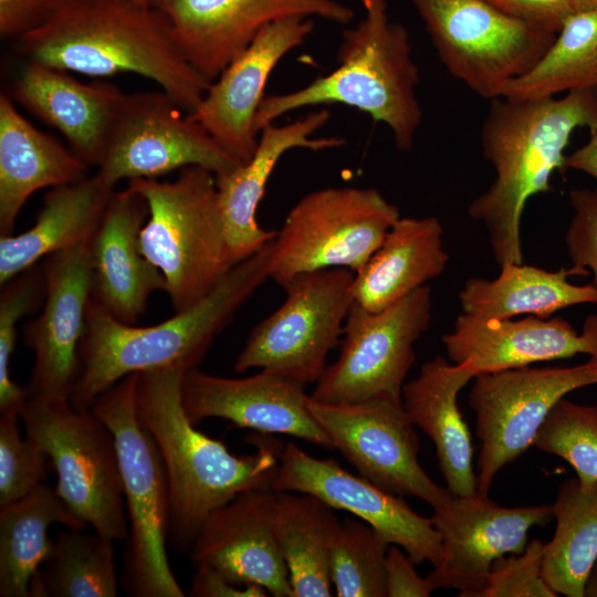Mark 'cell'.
Listing matches in <instances>:
<instances>
[{
  "label": "cell",
  "mask_w": 597,
  "mask_h": 597,
  "mask_svg": "<svg viewBox=\"0 0 597 597\" xmlns=\"http://www.w3.org/2000/svg\"><path fill=\"white\" fill-rule=\"evenodd\" d=\"M17 50L29 62L94 78H150L187 114L210 85L185 60L166 17L135 0H56L48 19L17 40Z\"/></svg>",
  "instance_id": "6da1fadb"
},
{
  "label": "cell",
  "mask_w": 597,
  "mask_h": 597,
  "mask_svg": "<svg viewBox=\"0 0 597 597\" xmlns=\"http://www.w3.org/2000/svg\"><path fill=\"white\" fill-rule=\"evenodd\" d=\"M584 127L597 129V91L490 101L481 145L495 178L469 205L468 214L485 226L500 268L523 263L520 230L525 205L531 197L551 190L555 171L567 170L565 149L572 134Z\"/></svg>",
  "instance_id": "7a4b0ae2"
},
{
  "label": "cell",
  "mask_w": 597,
  "mask_h": 597,
  "mask_svg": "<svg viewBox=\"0 0 597 597\" xmlns=\"http://www.w3.org/2000/svg\"><path fill=\"white\" fill-rule=\"evenodd\" d=\"M184 371L165 368L135 374L134 404L140 426L164 462L170 499L168 545L189 552L207 517L239 493L266 489L275 478L283 447L251 436L256 451L234 455L189 420L180 397Z\"/></svg>",
  "instance_id": "3957f363"
},
{
  "label": "cell",
  "mask_w": 597,
  "mask_h": 597,
  "mask_svg": "<svg viewBox=\"0 0 597 597\" xmlns=\"http://www.w3.org/2000/svg\"><path fill=\"white\" fill-rule=\"evenodd\" d=\"M272 241L234 265L195 305L159 324L123 323L91 300L71 405L90 409L100 395L130 374L165 368L187 373L197 368L214 338L270 277Z\"/></svg>",
  "instance_id": "277c9868"
},
{
  "label": "cell",
  "mask_w": 597,
  "mask_h": 597,
  "mask_svg": "<svg viewBox=\"0 0 597 597\" xmlns=\"http://www.w3.org/2000/svg\"><path fill=\"white\" fill-rule=\"evenodd\" d=\"M364 14L343 32L337 66L292 92L264 96L255 116L260 130L295 109L342 104L385 124L400 150L412 148L422 121L419 70L407 29L392 21L387 0H360Z\"/></svg>",
  "instance_id": "5b68a950"
},
{
  "label": "cell",
  "mask_w": 597,
  "mask_h": 597,
  "mask_svg": "<svg viewBox=\"0 0 597 597\" xmlns=\"http://www.w3.org/2000/svg\"><path fill=\"white\" fill-rule=\"evenodd\" d=\"M148 203L139 234L143 255L163 274L175 312L195 305L234 266L218 205L216 176L189 166L172 181L133 179Z\"/></svg>",
  "instance_id": "8992f818"
},
{
  "label": "cell",
  "mask_w": 597,
  "mask_h": 597,
  "mask_svg": "<svg viewBox=\"0 0 597 597\" xmlns=\"http://www.w3.org/2000/svg\"><path fill=\"white\" fill-rule=\"evenodd\" d=\"M135 374L100 395L91 409L113 432L123 482L128 535L119 582L130 597H184L167 555L169 486L160 452L138 422Z\"/></svg>",
  "instance_id": "52a82bcc"
},
{
  "label": "cell",
  "mask_w": 597,
  "mask_h": 597,
  "mask_svg": "<svg viewBox=\"0 0 597 597\" xmlns=\"http://www.w3.org/2000/svg\"><path fill=\"white\" fill-rule=\"evenodd\" d=\"M20 418L25 436L48 455L56 494L93 531L125 541L128 520L113 432L90 408L70 399L30 396Z\"/></svg>",
  "instance_id": "ba28073f"
},
{
  "label": "cell",
  "mask_w": 597,
  "mask_h": 597,
  "mask_svg": "<svg viewBox=\"0 0 597 597\" xmlns=\"http://www.w3.org/2000/svg\"><path fill=\"white\" fill-rule=\"evenodd\" d=\"M400 218L375 188L327 187L303 196L272 241L270 277L280 286L297 274L333 268L360 271Z\"/></svg>",
  "instance_id": "9c48e42d"
},
{
  "label": "cell",
  "mask_w": 597,
  "mask_h": 597,
  "mask_svg": "<svg viewBox=\"0 0 597 597\" xmlns=\"http://www.w3.org/2000/svg\"><path fill=\"white\" fill-rule=\"evenodd\" d=\"M355 272L344 268L305 272L282 287L284 302L250 332L234 369L270 370L304 386L315 384L343 336Z\"/></svg>",
  "instance_id": "30bf717a"
},
{
  "label": "cell",
  "mask_w": 597,
  "mask_h": 597,
  "mask_svg": "<svg viewBox=\"0 0 597 597\" xmlns=\"http://www.w3.org/2000/svg\"><path fill=\"white\" fill-rule=\"evenodd\" d=\"M408 1L446 70L490 101L526 73L556 35L514 20L483 0Z\"/></svg>",
  "instance_id": "8fae6325"
},
{
  "label": "cell",
  "mask_w": 597,
  "mask_h": 597,
  "mask_svg": "<svg viewBox=\"0 0 597 597\" xmlns=\"http://www.w3.org/2000/svg\"><path fill=\"white\" fill-rule=\"evenodd\" d=\"M431 318V287L427 284L377 312L354 302L345 321L339 356L326 366L310 397L335 405L401 400L406 377L416 360L415 344Z\"/></svg>",
  "instance_id": "7c38bea8"
},
{
  "label": "cell",
  "mask_w": 597,
  "mask_h": 597,
  "mask_svg": "<svg viewBox=\"0 0 597 597\" xmlns=\"http://www.w3.org/2000/svg\"><path fill=\"white\" fill-rule=\"evenodd\" d=\"M590 385H597L595 358L570 367L524 366L476 375L469 406L481 441L478 493L488 495L496 473L533 446L559 399Z\"/></svg>",
  "instance_id": "4fadbf2b"
},
{
  "label": "cell",
  "mask_w": 597,
  "mask_h": 597,
  "mask_svg": "<svg viewBox=\"0 0 597 597\" xmlns=\"http://www.w3.org/2000/svg\"><path fill=\"white\" fill-rule=\"evenodd\" d=\"M241 164L160 90L125 93L96 174L114 187L123 179H157L189 166L221 175Z\"/></svg>",
  "instance_id": "5bb4252c"
},
{
  "label": "cell",
  "mask_w": 597,
  "mask_h": 597,
  "mask_svg": "<svg viewBox=\"0 0 597 597\" xmlns=\"http://www.w3.org/2000/svg\"><path fill=\"white\" fill-rule=\"evenodd\" d=\"M308 409L358 474L385 491L413 496L432 510L452 499L418 461L419 438L401 400L325 404L311 397Z\"/></svg>",
  "instance_id": "9a60e30c"
},
{
  "label": "cell",
  "mask_w": 597,
  "mask_h": 597,
  "mask_svg": "<svg viewBox=\"0 0 597 597\" xmlns=\"http://www.w3.org/2000/svg\"><path fill=\"white\" fill-rule=\"evenodd\" d=\"M554 519L553 504L505 507L488 495H453L430 517L442 543V558L427 575L434 590L453 588L460 597H481L493 562L520 554L534 526Z\"/></svg>",
  "instance_id": "2e32d148"
},
{
  "label": "cell",
  "mask_w": 597,
  "mask_h": 597,
  "mask_svg": "<svg viewBox=\"0 0 597 597\" xmlns=\"http://www.w3.org/2000/svg\"><path fill=\"white\" fill-rule=\"evenodd\" d=\"M168 20L172 39L208 83L269 23L287 17L347 24L355 12L336 0H151Z\"/></svg>",
  "instance_id": "e0dca14e"
},
{
  "label": "cell",
  "mask_w": 597,
  "mask_h": 597,
  "mask_svg": "<svg viewBox=\"0 0 597 597\" xmlns=\"http://www.w3.org/2000/svg\"><path fill=\"white\" fill-rule=\"evenodd\" d=\"M271 489L312 494L334 510H344L370 525L389 544L401 547L416 564L439 565L441 536L430 517L360 475L344 470L333 458L320 459L294 442L285 444Z\"/></svg>",
  "instance_id": "ac0fdd59"
},
{
  "label": "cell",
  "mask_w": 597,
  "mask_h": 597,
  "mask_svg": "<svg viewBox=\"0 0 597 597\" xmlns=\"http://www.w3.org/2000/svg\"><path fill=\"white\" fill-rule=\"evenodd\" d=\"M88 243L44 258L43 306L40 315L24 327V344L34 353L30 383L25 386L29 397L70 399L72 395L92 300Z\"/></svg>",
  "instance_id": "d6986e66"
},
{
  "label": "cell",
  "mask_w": 597,
  "mask_h": 597,
  "mask_svg": "<svg viewBox=\"0 0 597 597\" xmlns=\"http://www.w3.org/2000/svg\"><path fill=\"white\" fill-rule=\"evenodd\" d=\"M313 28L312 18L297 15L266 24L210 83L199 106L188 114L241 163L248 161L258 146L255 116L269 76L289 52L306 40Z\"/></svg>",
  "instance_id": "ffe728a7"
},
{
  "label": "cell",
  "mask_w": 597,
  "mask_h": 597,
  "mask_svg": "<svg viewBox=\"0 0 597 597\" xmlns=\"http://www.w3.org/2000/svg\"><path fill=\"white\" fill-rule=\"evenodd\" d=\"M305 386L261 369L244 378L221 377L195 368L184 374L180 397L189 420L222 418L261 434H289L333 448L332 440L311 413Z\"/></svg>",
  "instance_id": "44dd1931"
},
{
  "label": "cell",
  "mask_w": 597,
  "mask_h": 597,
  "mask_svg": "<svg viewBox=\"0 0 597 597\" xmlns=\"http://www.w3.org/2000/svg\"><path fill=\"white\" fill-rule=\"evenodd\" d=\"M277 492L239 493L205 521L188 552L196 566L216 570L238 586H260L274 597H293L274 532Z\"/></svg>",
  "instance_id": "7402d4cb"
},
{
  "label": "cell",
  "mask_w": 597,
  "mask_h": 597,
  "mask_svg": "<svg viewBox=\"0 0 597 597\" xmlns=\"http://www.w3.org/2000/svg\"><path fill=\"white\" fill-rule=\"evenodd\" d=\"M441 341L449 359L469 367L475 376L578 354L597 359V314L588 315L578 333L562 317L531 315L512 321L461 313L453 331Z\"/></svg>",
  "instance_id": "603a6c76"
},
{
  "label": "cell",
  "mask_w": 597,
  "mask_h": 597,
  "mask_svg": "<svg viewBox=\"0 0 597 597\" xmlns=\"http://www.w3.org/2000/svg\"><path fill=\"white\" fill-rule=\"evenodd\" d=\"M145 197L127 186L114 191L88 243L92 300L114 318L136 324L154 292L165 291L161 272L139 248L148 218Z\"/></svg>",
  "instance_id": "cb8c5ba5"
},
{
  "label": "cell",
  "mask_w": 597,
  "mask_h": 597,
  "mask_svg": "<svg viewBox=\"0 0 597 597\" xmlns=\"http://www.w3.org/2000/svg\"><path fill=\"white\" fill-rule=\"evenodd\" d=\"M328 119V111L321 108L283 125L269 124L260 130L258 146L248 161L229 172L214 175L218 205L234 265L276 235V231L260 227L256 210L282 156L294 148L320 151L345 144L338 136L314 137Z\"/></svg>",
  "instance_id": "d4e9b609"
},
{
  "label": "cell",
  "mask_w": 597,
  "mask_h": 597,
  "mask_svg": "<svg viewBox=\"0 0 597 597\" xmlns=\"http://www.w3.org/2000/svg\"><path fill=\"white\" fill-rule=\"evenodd\" d=\"M124 95L113 83H83L67 71L27 61L10 97L57 129L85 164L97 168Z\"/></svg>",
  "instance_id": "484cf974"
},
{
  "label": "cell",
  "mask_w": 597,
  "mask_h": 597,
  "mask_svg": "<svg viewBox=\"0 0 597 597\" xmlns=\"http://www.w3.org/2000/svg\"><path fill=\"white\" fill-rule=\"evenodd\" d=\"M474 377L469 367L438 355L421 366L401 392L408 417L432 440L447 489L457 496L478 492L471 434L457 401Z\"/></svg>",
  "instance_id": "4316f807"
},
{
  "label": "cell",
  "mask_w": 597,
  "mask_h": 597,
  "mask_svg": "<svg viewBox=\"0 0 597 597\" xmlns=\"http://www.w3.org/2000/svg\"><path fill=\"white\" fill-rule=\"evenodd\" d=\"M88 165L39 130L0 95V237L10 235L24 203L40 189L77 182Z\"/></svg>",
  "instance_id": "83f0119b"
},
{
  "label": "cell",
  "mask_w": 597,
  "mask_h": 597,
  "mask_svg": "<svg viewBox=\"0 0 597 597\" xmlns=\"http://www.w3.org/2000/svg\"><path fill=\"white\" fill-rule=\"evenodd\" d=\"M442 235V224L436 217H400L355 273L354 302L377 312L442 274L449 261Z\"/></svg>",
  "instance_id": "f1b7e54d"
},
{
  "label": "cell",
  "mask_w": 597,
  "mask_h": 597,
  "mask_svg": "<svg viewBox=\"0 0 597 597\" xmlns=\"http://www.w3.org/2000/svg\"><path fill=\"white\" fill-rule=\"evenodd\" d=\"M114 191L97 174L51 188L32 227L0 238V285L42 258L88 243Z\"/></svg>",
  "instance_id": "f546056e"
},
{
  "label": "cell",
  "mask_w": 597,
  "mask_h": 597,
  "mask_svg": "<svg viewBox=\"0 0 597 597\" xmlns=\"http://www.w3.org/2000/svg\"><path fill=\"white\" fill-rule=\"evenodd\" d=\"M574 275L588 276L574 265L547 271L510 263L501 266L493 280H467L459 292V302L462 313L479 318L506 320L520 314L549 318L573 305L597 303V287L591 283H570L568 277Z\"/></svg>",
  "instance_id": "4dcf8cb0"
},
{
  "label": "cell",
  "mask_w": 597,
  "mask_h": 597,
  "mask_svg": "<svg viewBox=\"0 0 597 597\" xmlns=\"http://www.w3.org/2000/svg\"><path fill=\"white\" fill-rule=\"evenodd\" d=\"M52 524L87 527L55 490L44 484L0 507L1 597H31V579L53 549V540L49 536Z\"/></svg>",
  "instance_id": "1f68e13d"
},
{
  "label": "cell",
  "mask_w": 597,
  "mask_h": 597,
  "mask_svg": "<svg viewBox=\"0 0 597 597\" xmlns=\"http://www.w3.org/2000/svg\"><path fill=\"white\" fill-rule=\"evenodd\" d=\"M334 509L301 492H277L274 532L293 597H329V553L341 525Z\"/></svg>",
  "instance_id": "d6a6232c"
},
{
  "label": "cell",
  "mask_w": 597,
  "mask_h": 597,
  "mask_svg": "<svg viewBox=\"0 0 597 597\" xmlns=\"http://www.w3.org/2000/svg\"><path fill=\"white\" fill-rule=\"evenodd\" d=\"M555 532L544 546L542 573L547 585L567 597H584L597 562V483L563 481L553 503Z\"/></svg>",
  "instance_id": "836d02e7"
},
{
  "label": "cell",
  "mask_w": 597,
  "mask_h": 597,
  "mask_svg": "<svg viewBox=\"0 0 597 597\" xmlns=\"http://www.w3.org/2000/svg\"><path fill=\"white\" fill-rule=\"evenodd\" d=\"M597 91V10L573 12L542 57L502 97L531 100Z\"/></svg>",
  "instance_id": "e575fe53"
},
{
  "label": "cell",
  "mask_w": 597,
  "mask_h": 597,
  "mask_svg": "<svg viewBox=\"0 0 597 597\" xmlns=\"http://www.w3.org/2000/svg\"><path fill=\"white\" fill-rule=\"evenodd\" d=\"M113 540L69 528L53 540L49 558L30 583L31 597H115L119 578Z\"/></svg>",
  "instance_id": "d590c367"
},
{
  "label": "cell",
  "mask_w": 597,
  "mask_h": 597,
  "mask_svg": "<svg viewBox=\"0 0 597 597\" xmlns=\"http://www.w3.org/2000/svg\"><path fill=\"white\" fill-rule=\"evenodd\" d=\"M389 543L360 519H344L329 553L331 580L337 597H387Z\"/></svg>",
  "instance_id": "8d00e7d4"
},
{
  "label": "cell",
  "mask_w": 597,
  "mask_h": 597,
  "mask_svg": "<svg viewBox=\"0 0 597 597\" xmlns=\"http://www.w3.org/2000/svg\"><path fill=\"white\" fill-rule=\"evenodd\" d=\"M533 446L569 463L582 484H596L597 405L563 397L542 423Z\"/></svg>",
  "instance_id": "74e56055"
},
{
  "label": "cell",
  "mask_w": 597,
  "mask_h": 597,
  "mask_svg": "<svg viewBox=\"0 0 597 597\" xmlns=\"http://www.w3.org/2000/svg\"><path fill=\"white\" fill-rule=\"evenodd\" d=\"M44 298L42 268L35 265L1 285L0 294V413L21 410L29 398L27 387L17 385L10 375V362L17 342V325Z\"/></svg>",
  "instance_id": "f35d334b"
},
{
  "label": "cell",
  "mask_w": 597,
  "mask_h": 597,
  "mask_svg": "<svg viewBox=\"0 0 597 597\" xmlns=\"http://www.w3.org/2000/svg\"><path fill=\"white\" fill-rule=\"evenodd\" d=\"M19 413H0V507L15 502L45 479L46 453L20 434Z\"/></svg>",
  "instance_id": "ab89813d"
},
{
  "label": "cell",
  "mask_w": 597,
  "mask_h": 597,
  "mask_svg": "<svg viewBox=\"0 0 597 597\" xmlns=\"http://www.w3.org/2000/svg\"><path fill=\"white\" fill-rule=\"evenodd\" d=\"M544 546L534 538L522 553L498 557L481 597H557L543 577Z\"/></svg>",
  "instance_id": "60d3db41"
},
{
  "label": "cell",
  "mask_w": 597,
  "mask_h": 597,
  "mask_svg": "<svg viewBox=\"0 0 597 597\" xmlns=\"http://www.w3.org/2000/svg\"><path fill=\"white\" fill-rule=\"evenodd\" d=\"M569 202L574 214L565 233L572 265L593 274L597 287V188L572 189Z\"/></svg>",
  "instance_id": "b9f144b4"
},
{
  "label": "cell",
  "mask_w": 597,
  "mask_h": 597,
  "mask_svg": "<svg viewBox=\"0 0 597 597\" xmlns=\"http://www.w3.org/2000/svg\"><path fill=\"white\" fill-rule=\"evenodd\" d=\"M505 15L536 30L556 34L574 12L570 0H483Z\"/></svg>",
  "instance_id": "7bdbcfd3"
},
{
  "label": "cell",
  "mask_w": 597,
  "mask_h": 597,
  "mask_svg": "<svg viewBox=\"0 0 597 597\" xmlns=\"http://www.w3.org/2000/svg\"><path fill=\"white\" fill-rule=\"evenodd\" d=\"M434 591L427 577L398 545L390 544L386 556L387 597H428Z\"/></svg>",
  "instance_id": "ee69618b"
},
{
  "label": "cell",
  "mask_w": 597,
  "mask_h": 597,
  "mask_svg": "<svg viewBox=\"0 0 597 597\" xmlns=\"http://www.w3.org/2000/svg\"><path fill=\"white\" fill-rule=\"evenodd\" d=\"M56 0H0V35L18 40L40 27Z\"/></svg>",
  "instance_id": "f6af8a7d"
},
{
  "label": "cell",
  "mask_w": 597,
  "mask_h": 597,
  "mask_svg": "<svg viewBox=\"0 0 597 597\" xmlns=\"http://www.w3.org/2000/svg\"><path fill=\"white\" fill-rule=\"evenodd\" d=\"M188 596L191 597H265L269 593L260 586H238L216 570L196 566Z\"/></svg>",
  "instance_id": "bcb514c9"
},
{
  "label": "cell",
  "mask_w": 597,
  "mask_h": 597,
  "mask_svg": "<svg viewBox=\"0 0 597 597\" xmlns=\"http://www.w3.org/2000/svg\"><path fill=\"white\" fill-rule=\"evenodd\" d=\"M588 142L566 155V168L583 171L597 180V129L589 132Z\"/></svg>",
  "instance_id": "7dc6e473"
},
{
  "label": "cell",
  "mask_w": 597,
  "mask_h": 597,
  "mask_svg": "<svg viewBox=\"0 0 597 597\" xmlns=\"http://www.w3.org/2000/svg\"><path fill=\"white\" fill-rule=\"evenodd\" d=\"M584 597H597V562L586 580Z\"/></svg>",
  "instance_id": "c3c4849f"
},
{
  "label": "cell",
  "mask_w": 597,
  "mask_h": 597,
  "mask_svg": "<svg viewBox=\"0 0 597 597\" xmlns=\"http://www.w3.org/2000/svg\"><path fill=\"white\" fill-rule=\"evenodd\" d=\"M574 12L597 10V0H570Z\"/></svg>",
  "instance_id": "681fc988"
},
{
  "label": "cell",
  "mask_w": 597,
  "mask_h": 597,
  "mask_svg": "<svg viewBox=\"0 0 597 597\" xmlns=\"http://www.w3.org/2000/svg\"><path fill=\"white\" fill-rule=\"evenodd\" d=\"M135 1L142 6H151V0H135Z\"/></svg>",
  "instance_id": "f907efd6"
}]
</instances>
